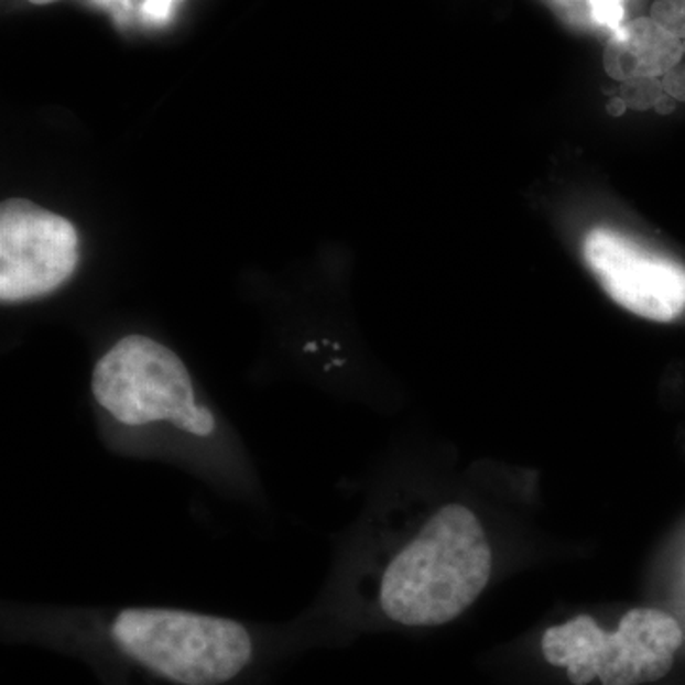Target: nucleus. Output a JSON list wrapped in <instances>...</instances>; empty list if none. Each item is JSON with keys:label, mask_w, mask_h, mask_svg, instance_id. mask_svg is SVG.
Segmentation results:
<instances>
[{"label": "nucleus", "mask_w": 685, "mask_h": 685, "mask_svg": "<svg viewBox=\"0 0 685 685\" xmlns=\"http://www.w3.org/2000/svg\"><path fill=\"white\" fill-rule=\"evenodd\" d=\"M90 642L119 685H238L259 659L244 622L183 609H120Z\"/></svg>", "instance_id": "nucleus-1"}, {"label": "nucleus", "mask_w": 685, "mask_h": 685, "mask_svg": "<svg viewBox=\"0 0 685 685\" xmlns=\"http://www.w3.org/2000/svg\"><path fill=\"white\" fill-rule=\"evenodd\" d=\"M493 554L475 512L446 504L387 566L379 604L404 627H441L482 595Z\"/></svg>", "instance_id": "nucleus-2"}, {"label": "nucleus", "mask_w": 685, "mask_h": 685, "mask_svg": "<svg viewBox=\"0 0 685 685\" xmlns=\"http://www.w3.org/2000/svg\"><path fill=\"white\" fill-rule=\"evenodd\" d=\"M91 392L124 427L170 423L196 438L216 433V417L198 404L187 366L148 336L132 334L115 342L94 368Z\"/></svg>", "instance_id": "nucleus-3"}, {"label": "nucleus", "mask_w": 685, "mask_h": 685, "mask_svg": "<svg viewBox=\"0 0 685 685\" xmlns=\"http://www.w3.org/2000/svg\"><path fill=\"white\" fill-rule=\"evenodd\" d=\"M684 643L679 622L661 609H630L616 632L590 616L546 629L541 640L546 663L566 668L574 685H642L663 679Z\"/></svg>", "instance_id": "nucleus-4"}, {"label": "nucleus", "mask_w": 685, "mask_h": 685, "mask_svg": "<svg viewBox=\"0 0 685 685\" xmlns=\"http://www.w3.org/2000/svg\"><path fill=\"white\" fill-rule=\"evenodd\" d=\"M80 259L75 225L25 198L0 206V300L22 303L56 292Z\"/></svg>", "instance_id": "nucleus-5"}, {"label": "nucleus", "mask_w": 685, "mask_h": 685, "mask_svg": "<svg viewBox=\"0 0 685 685\" xmlns=\"http://www.w3.org/2000/svg\"><path fill=\"white\" fill-rule=\"evenodd\" d=\"M585 258L609 297L634 315L671 322L685 311V267L611 229H595Z\"/></svg>", "instance_id": "nucleus-6"}, {"label": "nucleus", "mask_w": 685, "mask_h": 685, "mask_svg": "<svg viewBox=\"0 0 685 685\" xmlns=\"http://www.w3.org/2000/svg\"><path fill=\"white\" fill-rule=\"evenodd\" d=\"M682 41L666 33L651 18L617 28L604 52V69L616 80L634 77H664L682 64Z\"/></svg>", "instance_id": "nucleus-7"}, {"label": "nucleus", "mask_w": 685, "mask_h": 685, "mask_svg": "<svg viewBox=\"0 0 685 685\" xmlns=\"http://www.w3.org/2000/svg\"><path fill=\"white\" fill-rule=\"evenodd\" d=\"M663 94V83L655 77L629 78L622 83L621 91H619L624 104L637 111H645L650 107H655Z\"/></svg>", "instance_id": "nucleus-8"}, {"label": "nucleus", "mask_w": 685, "mask_h": 685, "mask_svg": "<svg viewBox=\"0 0 685 685\" xmlns=\"http://www.w3.org/2000/svg\"><path fill=\"white\" fill-rule=\"evenodd\" d=\"M650 18L672 36L685 39V0H655Z\"/></svg>", "instance_id": "nucleus-9"}, {"label": "nucleus", "mask_w": 685, "mask_h": 685, "mask_svg": "<svg viewBox=\"0 0 685 685\" xmlns=\"http://www.w3.org/2000/svg\"><path fill=\"white\" fill-rule=\"evenodd\" d=\"M663 88L668 96L676 99V101H685V64H678L676 67H672L663 78Z\"/></svg>", "instance_id": "nucleus-10"}, {"label": "nucleus", "mask_w": 685, "mask_h": 685, "mask_svg": "<svg viewBox=\"0 0 685 685\" xmlns=\"http://www.w3.org/2000/svg\"><path fill=\"white\" fill-rule=\"evenodd\" d=\"M172 2H174V0H145V4H143V12H145L149 18L162 20V18H166V15H168Z\"/></svg>", "instance_id": "nucleus-11"}, {"label": "nucleus", "mask_w": 685, "mask_h": 685, "mask_svg": "<svg viewBox=\"0 0 685 685\" xmlns=\"http://www.w3.org/2000/svg\"><path fill=\"white\" fill-rule=\"evenodd\" d=\"M676 104H678V101H676V99L672 98V96H668V94L664 91L663 96L659 98V101L657 104H655V107H653V109H655L659 115H663V117H666V115H672V112L676 111Z\"/></svg>", "instance_id": "nucleus-12"}, {"label": "nucleus", "mask_w": 685, "mask_h": 685, "mask_svg": "<svg viewBox=\"0 0 685 685\" xmlns=\"http://www.w3.org/2000/svg\"><path fill=\"white\" fill-rule=\"evenodd\" d=\"M627 109H629V106L624 104V99H622L621 96L609 99L608 106H606V111H608L609 117H616V119L622 117V115L627 112Z\"/></svg>", "instance_id": "nucleus-13"}, {"label": "nucleus", "mask_w": 685, "mask_h": 685, "mask_svg": "<svg viewBox=\"0 0 685 685\" xmlns=\"http://www.w3.org/2000/svg\"><path fill=\"white\" fill-rule=\"evenodd\" d=\"M31 4H39V7H44V4H52V2H57V0H29Z\"/></svg>", "instance_id": "nucleus-14"}, {"label": "nucleus", "mask_w": 685, "mask_h": 685, "mask_svg": "<svg viewBox=\"0 0 685 685\" xmlns=\"http://www.w3.org/2000/svg\"><path fill=\"white\" fill-rule=\"evenodd\" d=\"M682 52H684L685 56V39H682Z\"/></svg>", "instance_id": "nucleus-15"}]
</instances>
